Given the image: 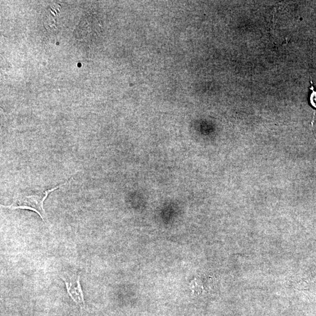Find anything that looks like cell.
I'll list each match as a JSON object with an SVG mask.
<instances>
[{"label":"cell","mask_w":316,"mask_h":316,"mask_svg":"<svg viewBox=\"0 0 316 316\" xmlns=\"http://www.w3.org/2000/svg\"><path fill=\"white\" fill-rule=\"evenodd\" d=\"M311 82L312 88H310V90H312V93L310 94V96H309V102H310L312 107L316 109V90H315L314 85H313L312 77Z\"/></svg>","instance_id":"3957f363"},{"label":"cell","mask_w":316,"mask_h":316,"mask_svg":"<svg viewBox=\"0 0 316 316\" xmlns=\"http://www.w3.org/2000/svg\"><path fill=\"white\" fill-rule=\"evenodd\" d=\"M66 183L67 182L51 189L19 193L11 205L8 206L1 205V206L2 208L11 210L19 209L34 211L40 216L42 220L46 222L47 215L44 208L45 200L51 192L66 185Z\"/></svg>","instance_id":"6da1fadb"},{"label":"cell","mask_w":316,"mask_h":316,"mask_svg":"<svg viewBox=\"0 0 316 316\" xmlns=\"http://www.w3.org/2000/svg\"><path fill=\"white\" fill-rule=\"evenodd\" d=\"M60 277L65 283L69 295L82 310L85 308V302L80 285V275L77 273H63Z\"/></svg>","instance_id":"7a4b0ae2"}]
</instances>
